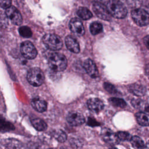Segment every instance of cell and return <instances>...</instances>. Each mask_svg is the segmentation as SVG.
Wrapping results in <instances>:
<instances>
[{
	"mask_svg": "<svg viewBox=\"0 0 149 149\" xmlns=\"http://www.w3.org/2000/svg\"><path fill=\"white\" fill-rule=\"evenodd\" d=\"M5 14L10 21L16 25H20L22 23L23 19L20 12L13 6H10L6 9Z\"/></svg>",
	"mask_w": 149,
	"mask_h": 149,
	"instance_id": "8",
	"label": "cell"
},
{
	"mask_svg": "<svg viewBox=\"0 0 149 149\" xmlns=\"http://www.w3.org/2000/svg\"><path fill=\"white\" fill-rule=\"evenodd\" d=\"M33 126L38 131H44L47 128L46 123L40 118H34L31 120Z\"/></svg>",
	"mask_w": 149,
	"mask_h": 149,
	"instance_id": "19",
	"label": "cell"
},
{
	"mask_svg": "<svg viewBox=\"0 0 149 149\" xmlns=\"http://www.w3.org/2000/svg\"><path fill=\"white\" fill-rule=\"evenodd\" d=\"M69 28L71 31L77 36L84 34V28L81 20L77 18H73L69 22Z\"/></svg>",
	"mask_w": 149,
	"mask_h": 149,
	"instance_id": "11",
	"label": "cell"
},
{
	"mask_svg": "<svg viewBox=\"0 0 149 149\" xmlns=\"http://www.w3.org/2000/svg\"><path fill=\"white\" fill-rule=\"evenodd\" d=\"M116 134L120 141H129L132 138L131 135L129 133L126 132H118Z\"/></svg>",
	"mask_w": 149,
	"mask_h": 149,
	"instance_id": "27",
	"label": "cell"
},
{
	"mask_svg": "<svg viewBox=\"0 0 149 149\" xmlns=\"http://www.w3.org/2000/svg\"><path fill=\"white\" fill-rule=\"evenodd\" d=\"M87 106L90 110L94 112H98L104 108V103L97 98H91L87 101Z\"/></svg>",
	"mask_w": 149,
	"mask_h": 149,
	"instance_id": "13",
	"label": "cell"
},
{
	"mask_svg": "<svg viewBox=\"0 0 149 149\" xmlns=\"http://www.w3.org/2000/svg\"><path fill=\"white\" fill-rule=\"evenodd\" d=\"M19 32L21 36L25 38H29L32 36L31 29L27 26H21L19 29Z\"/></svg>",
	"mask_w": 149,
	"mask_h": 149,
	"instance_id": "26",
	"label": "cell"
},
{
	"mask_svg": "<svg viewBox=\"0 0 149 149\" xmlns=\"http://www.w3.org/2000/svg\"><path fill=\"white\" fill-rule=\"evenodd\" d=\"M66 120L70 125L74 126L81 125L85 122L84 116L81 113L76 111L69 112L67 115Z\"/></svg>",
	"mask_w": 149,
	"mask_h": 149,
	"instance_id": "10",
	"label": "cell"
},
{
	"mask_svg": "<svg viewBox=\"0 0 149 149\" xmlns=\"http://www.w3.org/2000/svg\"><path fill=\"white\" fill-rule=\"evenodd\" d=\"M109 149H117V148H115V147H111L109 148Z\"/></svg>",
	"mask_w": 149,
	"mask_h": 149,
	"instance_id": "33",
	"label": "cell"
},
{
	"mask_svg": "<svg viewBox=\"0 0 149 149\" xmlns=\"http://www.w3.org/2000/svg\"><path fill=\"white\" fill-rule=\"evenodd\" d=\"M143 41L146 47L149 49V35H147L144 37Z\"/></svg>",
	"mask_w": 149,
	"mask_h": 149,
	"instance_id": "30",
	"label": "cell"
},
{
	"mask_svg": "<svg viewBox=\"0 0 149 149\" xmlns=\"http://www.w3.org/2000/svg\"><path fill=\"white\" fill-rule=\"evenodd\" d=\"M20 52L22 55L26 59H34L37 55V51L34 45L30 41H26L20 45Z\"/></svg>",
	"mask_w": 149,
	"mask_h": 149,
	"instance_id": "6",
	"label": "cell"
},
{
	"mask_svg": "<svg viewBox=\"0 0 149 149\" xmlns=\"http://www.w3.org/2000/svg\"><path fill=\"white\" fill-rule=\"evenodd\" d=\"M93 10L100 19L106 21L111 20V15L107 6L104 4L98 2L94 3L93 5Z\"/></svg>",
	"mask_w": 149,
	"mask_h": 149,
	"instance_id": "7",
	"label": "cell"
},
{
	"mask_svg": "<svg viewBox=\"0 0 149 149\" xmlns=\"http://www.w3.org/2000/svg\"><path fill=\"white\" fill-rule=\"evenodd\" d=\"M132 105L137 109H144L145 111H148L149 107L147 105H145V102L140 99H133L132 101Z\"/></svg>",
	"mask_w": 149,
	"mask_h": 149,
	"instance_id": "25",
	"label": "cell"
},
{
	"mask_svg": "<svg viewBox=\"0 0 149 149\" xmlns=\"http://www.w3.org/2000/svg\"><path fill=\"white\" fill-rule=\"evenodd\" d=\"M77 14L79 17L83 20H88L93 16L90 10L85 7H80L77 11Z\"/></svg>",
	"mask_w": 149,
	"mask_h": 149,
	"instance_id": "20",
	"label": "cell"
},
{
	"mask_svg": "<svg viewBox=\"0 0 149 149\" xmlns=\"http://www.w3.org/2000/svg\"><path fill=\"white\" fill-rule=\"evenodd\" d=\"M48 149H54V148H48Z\"/></svg>",
	"mask_w": 149,
	"mask_h": 149,
	"instance_id": "34",
	"label": "cell"
},
{
	"mask_svg": "<svg viewBox=\"0 0 149 149\" xmlns=\"http://www.w3.org/2000/svg\"><path fill=\"white\" fill-rule=\"evenodd\" d=\"M106 6L113 17L117 19H123L127 15V9L125 5L119 0H109Z\"/></svg>",
	"mask_w": 149,
	"mask_h": 149,
	"instance_id": "2",
	"label": "cell"
},
{
	"mask_svg": "<svg viewBox=\"0 0 149 149\" xmlns=\"http://www.w3.org/2000/svg\"><path fill=\"white\" fill-rule=\"evenodd\" d=\"M148 112H149V110H148Z\"/></svg>",
	"mask_w": 149,
	"mask_h": 149,
	"instance_id": "35",
	"label": "cell"
},
{
	"mask_svg": "<svg viewBox=\"0 0 149 149\" xmlns=\"http://www.w3.org/2000/svg\"><path fill=\"white\" fill-rule=\"evenodd\" d=\"M138 123L143 126H149V115L143 112H139L135 115Z\"/></svg>",
	"mask_w": 149,
	"mask_h": 149,
	"instance_id": "18",
	"label": "cell"
},
{
	"mask_svg": "<svg viewBox=\"0 0 149 149\" xmlns=\"http://www.w3.org/2000/svg\"><path fill=\"white\" fill-rule=\"evenodd\" d=\"M48 63L49 67L55 72L64 70L68 64L66 57L62 54L54 52L49 55Z\"/></svg>",
	"mask_w": 149,
	"mask_h": 149,
	"instance_id": "1",
	"label": "cell"
},
{
	"mask_svg": "<svg viewBox=\"0 0 149 149\" xmlns=\"http://www.w3.org/2000/svg\"><path fill=\"white\" fill-rule=\"evenodd\" d=\"M103 29L101 23L98 22H93L90 26V30L93 35H97L100 33Z\"/></svg>",
	"mask_w": 149,
	"mask_h": 149,
	"instance_id": "23",
	"label": "cell"
},
{
	"mask_svg": "<svg viewBox=\"0 0 149 149\" xmlns=\"http://www.w3.org/2000/svg\"><path fill=\"white\" fill-rule=\"evenodd\" d=\"M130 143L132 146L136 149H142L144 147V143L143 140L139 136H134L132 137L130 139Z\"/></svg>",
	"mask_w": 149,
	"mask_h": 149,
	"instance_id": "22",
	"label": "cell"
},
{
	"mask_svg": "<svg viewBox=\"0 0 149 149\" xmlns=\"http://www.w3.org/2000/svg\"><path fill=\"white\" fill-rule=\"evenodd\" d=\"M1 144L8 149H20L22 147V143L13 138L3 139L1 140Z\"/></svg>",
	"mask_w": 149,
	"mask_h": 149,
	"instance_id": "15",
	"label": "cell"
},
{
	"mask_svg": "<svg viewBox=\"0 0 149 149\" xmlns=\"http://www.w3.org/2000/svg\"><path fill=\"white\" fill-rule=\"evenodd\" d=\"M129 91L135 95L143 96L145 94L146 89L145 87L139 83H133L129 86Z\"/></svg>",
	"mask_w": 149,
	"mask_h": 149,
	"instance_id": "17",
	"label": "cell"
},
{
	"mask_svg": "<svg viewBox=\"0 0 149 149\" xmlns=\"http://www.w3.org/2000/svg\"><path fill=\"white\" fill-rule=\"evenodd\" d=\"M52 136L54 137L61 143L65 142L67 139L66 134L61 129H56L53 131Z\"/></svg>",
	"mask_w": 149,
	"mask_h": 149,
	"instance_id": "21",
	"label": "cell"
},
{
	"mask_svg": "<svg viewBox=\"0 0 149 149\" xmlns=\"http://www.w3.org/2000/svg\"><path fill=\"white\" fill-rule=\"evenodd\" d=\"M83 67L87 73L91 77L95 78L98 76V71L97 66L94 61L91 59H86L83 63Z\"/></svg>",
	"mask_w": 149,
	"mask_h": 149,
	"instance_id": "12",
	"label": "cell"
},
{
	"mask_svg": "<svg viewBox=\"0 0 149 149\" xmlns=\"http://www.w3.org/2000/svg\"><path fill=\"white\" fill-rule=\"evenodd\" d=\"M65 44L67 48L72 52L79 53L80 51V47L77 41L73 37L68 36L65 38Z\"/></svg>",
	"mask_w": 149,
	"mask_h": 149,
	"instance_id": "14",
	"label": "cell"
},
{
	"mask_svg": "<svg viewBox=\"0 0 149 149\" xmlns=\"http://www.w3.org/2000/svg\"><path fill=\"white\" fill-rule=\"evenodd\" d=\"M104 88H105L108 93H109L110 94H116V93H117V90H116V89L115 88V87L112 84H111V83H105L104 84Z\"/></svg>",
	"mask_w": 149,
	"mask_h": 149,
	"instance_id": "28",
	"label": "cell"
},
{
	"mask_svg": "<svg viewBox=\"0 0 149 149\" xmlns=\"http://www.w3.org/2000/svg\"><path fill=\"white\" fill-rule=\"evenodd\" d=\"M147 147L149 148V140L147 141Z\"/></svg>",
	"mask_w": 149,
	"mask_h": 149,
	"instance_id": "32",
	"label": "cell"
},
{
	"mask_svg": "<svg viewBox=\"0 0 149 149\" xmlns=\"http://www.w3.org/2000/svg\"><path fill=\"white\" fill-rule=\"evenodd\" d=\"M31 104L33 108L39 112H43L45 111L47 108V102L40 98H33L31 101Z\"/></svg>",
	"mask_w": 149,
	"mask_h": 149,
	"instance_id": "16",
	"label": "cell"
},
{
	"mask_svg": "<svg viewBox=\"0 0 149 149\" xmlns=\"http://www.w3.org/2000/svg\"><path fill=\"white\" fill-rule=\"evenodd\" d=\"M12 0H0V6L3 9H7L11 6Z\"/></svg>",
	"mask_w": 149,
	"mask_h": 149,
	"instance_id": "29",
	"label": "cell"
},
{
	"mask_svg": "<svg viewBox=\"0 0 149 149\" xmlns=\"http://www.w3.org/2000/svg\"><path fill=\"white\" fill-rule=\"evenodd\" d=\"M101 136L104 141L111 144H117L120 140L117 135L108 128H104L101 130Z\"/></svg>",
	"mask_w": 149,
	"mask_h": 149,
	"instance_id": "9",
	"label": "cell"
},
{
	"mask_svg": "<svg viewBox=\"0 0 149 149\" xmlns=\"http://www.w3.org/2000/svg\"><path fill=\"white\" fill-rule=\"evenodd\" d=\"M42 42L46 47L52 51H58L62 48L63 42L62 39L54 34H46L42 37Z\"/></svg>",
	"mask_w": 149,
	"mask_h": 149,
	"instance_id": "3",
	"label": "cell"
},
{
	"mask_svg": "<svg viewBox=\"0 0 149 149\" xmlns=\"http://www.w3.org/2000/svg\"><path fill=\"white\" fill-rule=\"evenodd\" d=\"M131 16L134 23L139 26H145L149 24V13L144 9H134L132 11Z\"/></svg>",
	"mask_w": 149,
	"mask_h": 149,
	"instance_id": "5",
	"label": "cell"
},
{
	"mask_svg": "<svg viewBox=\"0 0 149 149\" xmlns=\"http://www.w3.org/2000/svg\"><path fill=\"white\" fill-rule=\"evenodd\" d=\"M109 101L113 106L116 107L123 108L126 107L125 101L123 99H121V98L112 97V98H110L109 99Z\"/></svg>",
	"mask_w": 149,
	"mask_h": 149,
	"instance_id": "24",
	"label": "cell"
},
{
	"mask_svg": "<svg viewBox=\"0 0 149 149\" xmlns=\"http://www.w3.org/2000/svg\"><path fill=\"white\" fill-rule=\"evenodd\" d=\"M145 72L149 79V63L146 65V66L145 67Z\"/></svg>",
	"mask_w": 149,
	"mask_h": 149,
	"instance_id": "31",
	"label": "cell"
},
{
	"mask_svg": "<svg viewBox=\"0 0 149 149\" xmlns=\"http://www.w3.org/2000/svg\"><path fill=\"white\" fill-rule=\"evenodd\" d=\"M44 79L42 71L38 68L30 69L27 74V79L29 83L35 87L41 86L44 83Z\"/></svg>",
	"mask_w": 149,
	"mask_h": 149,
	"instance_id": "4",
	"label": "cell"
}]
</instances>
